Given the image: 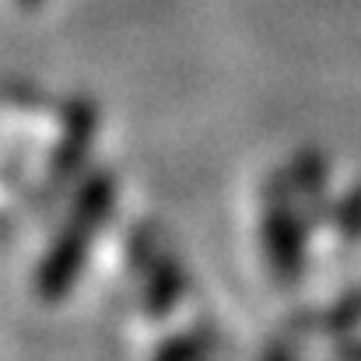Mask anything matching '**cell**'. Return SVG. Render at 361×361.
<instances>
[{
  "label": "cell",
  "mask_w": 361,
  "mask_h": 361,
  "mask_svg": "<svg viewBox=\"0 0 361 361\" xmlns=\"http://www.w3.org/2000/svg\"><path fill=\"white\" fill-rule=\"evenodd\" d=\"M113 204H116V179L109 172L88 176L85 186L78 190L74 204H71L67 221L60 225L56 239H53L42 267H39V291H42V298L56 302V298H63L74 288L81 267L88 263L92 242L99 235L102 221L113 214Z\"/></svg>",
  "instance_id": "cell-1"
},
{
  "label": "cell",
  "mask_w": 361,
  "mask_h": 361,
  "mask_svg": "<svg viewBox=\"0 0 361 361\" xmlns=\"http://www.w3.org/2000/svg\"><path fill=\"white\" fill-rule=\"evenodd\" d=\"M305 235H309V218L302 214L288 179H270L263 190V221H259V239L263 256L281 288H295L305 270Z\"/></svg>",
  "instance_id": "cell-2"
},
{
  "label": "cell",
  "mask_w": 361,
  "mask_h": 361,
  "mask_svg": "<svg viewBox=\"0 0 361 361\" xmlns=\"http://www.w3.org/2000/svg\"><path fill=\"white\" fill-rule=\"evenodd\" d=\"M95 123H99V113L88 99H74L67 109H63V123H60V137H56V147H53V161H49V186L60 190L67 186L88 151H92V140H95Z\"/></svg>",
  "instance_id": "cell-3"
},
{
  "label": "cell",
  "mask_w": 361,
  "mask_h": 361,
  "mask_svg": "<svg viewBox=\"0 0 361 361\" xmlns=\"http://www.w3.org/2000/svg\"><path fill=\"white\" fill-rule=\"evenodd\" d=\"M140 249H144V274H147V281H144V309L161 319V316L172 312V305H176L179 295H183V274H179V267H176L169 256H161L154 245L140 242Z\"/></svg>",
  "instance_id": "cell-4"
},
{
  "label": "cell",
  "mask_w": 361,
  "mask_h": 361,
  "mask_svg": "<svg viewBox=\"0 0 361 361\" xmlns=\"http://www.w3.org/2000/svg\"><path fill=\"white\" fill-rule=\"evenodd\" d=\"M334 228L344 245H358L361 242V183L348 190V197L337 204L334 211Z\"/></svg>",
  "instance_id": "cell-5"
},
{
  "label": "cell",
  "mask_w": 361,
  "mask_h": 361,
  "mask_svg": "<svg viewBox=\"0 0 361 361\" xmlns=\"http://www.w3.org/2000/svg\"><path fill=\"white\" fill-rule=\"evenodd\" d=\"M214 348L211 334L197 330V334H183L179 341H169L158 348V358H197V355H207Z\"/></svg>",
  "instance_id": "cell-6"
},
{
  "label": "cell",
  "mask_w": 361,
  "mask_h": 361,
  "mask_svg": "<svg viewBox=\"0 0 361 361\" xmlns=\"http://www.w3.org/2000/svg\"><path fill=\"white\" fill-rule=\"evenodd\" d=\"M341 355H348V358H361V341H355V344H341Z\"/></svg>",
  "instance_id": "cell-7"
},
{
  "label": "cell",
  "mask_w": 361,
  "mask_h": 361,
  "mask_svg": "<svg viewBox=\"0 0 361 361\" xmlns=\"http://www.w3.org/2000/svg\"><path fill=\"white\" fill-rule=\"evenodd\" d=\"M18 4H21V7H25V11H35V7H39V4H42V0H18Z\"/></svg>",
  "instance_id": "cell-8"
}]
</instances>
